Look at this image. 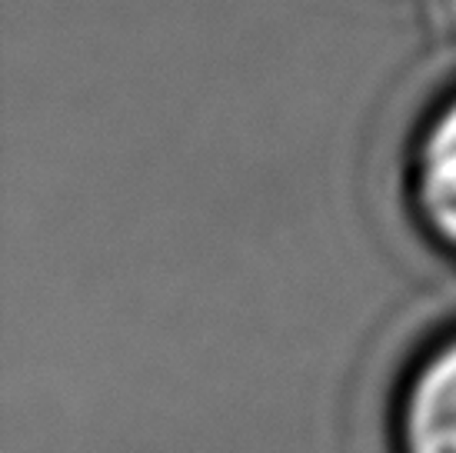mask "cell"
Segmentation results:
<instances>
[{"instance_id":"cell-1","label":"cell","mask_w":456,"mask_h":453,"mask_svg":"<svg viewBox=\"0 0 456 453\" xmlns=\"http://www.w3.org/2000/svg\"><path fill=\"white\" fill-rule=\"evenodd\" d=\"M406 207L427 243L456 260V87L423 113L410 140Z\"/></svg>"},{"instance_id":"cell-2","label":"cell","mask_w":456,"mask_h":453,"mask_svg":"<svg viewBox=\"0 0 456 453\" xmlns=\"http://www.w3.org/2000/svg\"><path fill=\"white\" fill-rule=\"evenodd\" d=\"M393 453H456V330L430 340L396 387Z\"/></svg>"}]
</instances>
